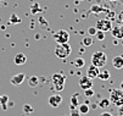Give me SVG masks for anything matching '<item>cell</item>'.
I'll list each match as a JSON object with an SVG mask.
<instances>
[{
  "label": "cell",
  "mask_w": 123,
  "mask_h": 116,
  "mask_svg": "<svg viewBox=\"0 0 123 116\" xmlns=\"http://www.w3.org/2000/svg\"><path fill=\"white\" fill-rule=\"evenodd\" d=\"M106 62H107V56H106V54H105L104 52L98 50V52L93 53V55H92V65L96 66V67H99V69H102L104 66L106 65Z\"/></svg>",
  "instance_id": "6da1fadb"
},
{
  "label": "cell",
  "mask_w": 123,
  "mask_h": 116,
  "mask_svg": "<svg viewBox=\"0 0 123 116\" xmlns=\"http://www.w3.org/2000/svg\"><path fill=\"white\" fill-rule=\"evenodd\" d=\"M71 53H72V48H71V45H69L68 43L57 44L56 48H55V55L59 59H61V60L68 58L69 55H71Z\"/></svg>",
  "instance_id": "7a4b0ae2"
},
{
  "label": "cell",
  "mask_w": 123,
  "mask_h": 116,
  "mask_svg": "<svg viewBox=\"0 0 123 116\" xmlns=\"http://www.w3.org/2000/svg\"><path fill=\"white\" fill-rule=\"evenodd\" d=\"M51 82L54 86L56 92H61L65 88V82H66V77L62 73H54L51 76Z\"/></svg>",
  "instance_id": "3957f363"
},
{
  "label": "cell",
  "mask_w": 123,
  "mask_h": 116,
  "mask_svg": "<svg viewBox=\"0 0 123 116\" xmlns=\"http://www.w3.org/2000/svg\"><path fill=\"white\" fill-rule=\"evenodd\" d=\"M110 102L113 104V105H116L117 108L118 106H121L122 104H123V90H121V89H118V88H116V89H111L110 90Z\"/></svg>",
  "instance_id": "277c9868"
},
{
  "label": "cell",
  "mask_w": 123,
  "mask_h": 116,
  "mask_svg": "<svg viewBox=\"0 0 123 116\" xmlns=\"http://www.w3.org/2000/svg\"><path fill=\"white\" fill-rule=\"evenodd\" d=\"M54 39L57 44H63V43H68L69 40V33L65 29H59L57 32L54 33Z\"/></svg>",
  "instance_id": "5b68a950"
},
{
  "label": "cell",
  "mask_w": 123,
  "mask_h": 116,
  "mask_svg": "<svg viewBox=\"0 0 123 116\" xmlns=\"http://www.w3.org/2000/svg\"><path fill=\"white\" fill-rule=\"evenodd\" d=\"M95 28L101 32H109L112 28V22H111V20H107V19H101V20L96 21Z\"/></svg>",
  "instance_id": "8992f818"
},
{
  "label": "cell",
  "mask_w": 123,
  "mask_h": 116,
  "mask_svg": "<svg viewBox=\"0 0 123 116\" xmlns=\"http://www.w3.org/2000/svg\"><path fill=\"white\" fill-rule=\"evenodd\" d=\"M111 34L113 38L116 39H123V26L122 25H116V26H112L111 28Z\"/></svg>",
  "instance_id": "52a82bcc"
},
{
  "label": "cell",
  "mask_w": 123,
  "mask_h": 116,
  "mask_svg": "<svg viewBox=\"0 0 123 116\" xmlns=\"http://www.w3.org/2000/svg\"><path fill=\"white\" fill-rule=\"evenodd\" d=\"M79 87L85 90V89H89V88H93V81L88 77V76H83L79 78Z\"/></svg>",
  "instance_id": "ba28073f"
},
{
  "label": "cell",
  "mask_w": 123,
  "mask_h": 116,
  "mask_svg": "<svg viewBox=\"0 0 123 116\" xmlns=\"http://www.w3.org/2000/svg\"><path fill=\"white\" fill-rule=\"evenodd\" d=\"M62 103V97L60 94H54L49 97V105L52 108H57Z\"/></svg>",
  "instance_id": "9c48e42d"
},
{
  "label": "cell",
  "mask_w": 123,
  "mask_h": 116,
  "mask_svg": "<svg viewBox=\"0 0 123 116\" xmlns=\"http://www.w3.org/2000/svg\"><path fill=\"white\" fill-rule=\"evenodd\" d=\"M26 79V75L25 73H17V75H15V76H12L11 77V79H10V82H11V84H15V86H20V84H22L23 83V81Z\"/></svg>",
  "instance_id": "30bf717a"
},
{
  "label": "cell",
  "mask_w": 123,
  "mask_h": 116,
  "mask_svg": "<svg viewBox=\"0 0 123 116\" xmlns=\"http://www.w3.org/2000/svg\"><path fill=\"white\" fill-rule=\"evenodd\" d=\"M99 72H100L99 67H96V66H94V65H90L89 67H88V70H86V76L89 77L90 79H94V78H96L99 76Z\"/></svg>",
  "instance_id": "8fae6325"
},
{
  "label": "cell",
  "mask_w": 123,
  "mask_h": 116,
  "mask_svg": "<svg viewBox=\"0 0 123 116\" xmlns=\"http://www.w3.org/2000/svg\"><path fill=\"white\" fill-rule=\"evenodd\" d=\"M13 62L17 65V66H22L27 62V56L23 54V53H17L13 58Z\"/></svg>",
  "instance_id": "7c38bea8"
},
{
  "label": "cell",
  "mask_w": 123,
  "mask_h": 116,
  "mask_svg": "<svg viewBox=\"0 0 123 116\" xmlns=\"http://www.w3.org/2000/svg\"><path fill=\"white\" fill-rule=\"evenodd\" d=\"M112 66L117 70H121L123 69V56H115L113 60H112Z\"/></svg>",
  "instance_id": "4fadbf2b"
},
{
  "label": "cell",
  "mask_w": 123,
  "mask_h": 116,
  "mask_svg": "<svg viewBox=\"0 0 123 116\" xmlns=\"http://www.w3.org/2000/svg\"><path fill=\"white\" fill-rule=\"evenodd\" d=\"M79 99H80V95L78 93H74L72 95V98H71V106H72V109L79 106Z\"/></svg>",
  "instance_id": "5bb4252c"
},
{
  "label": "cell",
  "mask_w": 123,
  "mask_h": 116,
  "mask_svg": "<svg viewBox=\"0 0 123 116\" xmlns=\"http://www.w3.org/2000/svg\"><path fill=\"white\" fill-rule=\"evenodd\" d=\"M28 84H29V87H32V88L38 87V84H39V78H38L37 76L29 77V78H28Z\"/></svg>",
  "instance_id": "9a60e30c"
},
{
  "label": "cell",
  "mask_w": 123,
  "mask_h": 116,
  "mask_svg": "<svg viewBox=\"0 0 123 116\" xmlns=\"http://www.w3.org/2000/svg\"><path fill=\"white\" fill-rule=\"evenodd\" d=\"M98 77H99L100 79H102V81H107V79H110L111 75H110V72H109L107 70H100Z\"/></svg>",
  "instance_id": "2e32d148"
},
{
  "label": "cell",
  "mask_w": 123,
  "mask_h": 116,
  "mask_svg": "<svg viewBox=\"0 0 123 116\" xmlns=\"http://www.w3.org/2000/svg\"><path fill=\"white\" fill-rule=\"evenodd\" d=\"M22 22V19L21 17H18L16 13H11V16H10V23H12V25H18V23H21Z\"/></svg>",
  "instance_id": "e0dca14e"
},
{
  "label": "cell",
  "mask_w": 123,
  "mask_h": 116,
  "mask_svg": "<svg viewBox=\"0 0 123 116\" xmlns=\"http://www.w3.org/2000/svg\"><path fill=\"white\" fill-rule=\"evenodd\" d=\"M110 104H111V102H110L109 98H104V99H101V100L99 102V106L101 109H107Z\"/></svg>",
  "instance_id": "ac0fdd59"
},
{
  "label": "cell",
  "mask_w": 123,
  "mask_h": 116,
  "mask_svg": "<svg viewBox=\"0 0 123 116\" xmlns=\"http://www.w3.org/2000/svg\"><path fill=\"white\" fill-rule=\"evenodd\" d=\"M73 65L76 66L77 69H82L83 66L85 65V61H84V59H83V58H77V59L73 61Z\"/></svg>",
  "instance_id": "d6986e66"
},
{
  "label": "cell",
  "mask_w": 123,
  "mask_h": 116,
  "mask_svg": "<svg viewBox=\"0 0 123 116\" xmlns=\"http://www.w3.org/2000/svg\"><path fill=\"white\" fill-rule=\"evenodd\" d=\"M7 102H9V97L7 95L0 97V104L3 105V110H7Z\"/></svg>",
  "instance_id": "ffe728a7"
},
{
  "label": "cell",
  "mask_w": 123,
  "mask_h": 116,
  "mask_svg": "<svg viewBox=\"0 0 123 116\" xmlns=\"http://www.w3.org/2000/svg\"><path fill=\"white\" fill-rule=\"evenodd\" d=\"M89 110H90V108H89V105H88V104H80L78 106V111L80 114H88V112H89Z\"/></svg>",
  "instance_id": "44dd1931"
},
{
  "label": "cell",
  "mask_w": 123,
  "mask_h": 116,
  "mask_svg": "<svg viewBox=\"0 0 123 116\" xmlns=\"http://www.w3.org/2000/svg\"><path fill=\"white\" fill-rule=\"evenodd\" d=\"M82 44L84 45V46H90L92 44H93V38L89 36V37H84L83 38V40H82Z\"/></svg>",
  "instance_id": "7402d4cb"
},
{
  "label": "cell",
  "mask_w": 123,
  "mask_h": 116,
  "mask_svg": "<svg viewBox=\"0 0 123 116\" xmlns=\"http://www.w3.org/2000/svg\"><path fill=\"white\" fill-rule=\"evenodd\" d=\"M90 11L92 12H94V13H100V12H102V11H106L104 7H101L100 5H93L92 6V9H90Z\"/></svg>",
  "instance_id": "603a6c76"
},
{
  "label": "cell",
  "mask_w": 123,
  "mask_h": 116,
  "mask_svg": "<svg viewBox=\"0 0 123 116\" xmlns=\"http://www.w3.org/2000/svg\"><path fill=\"white\" fill-rule=\"evenodd\" d=\"M23 111H25V114H31V112H33V108H32V105H29V104H25V105H23Z\"/></svg>",
  "instance_id": "cb8c5ba5"
},
{
  "label": "cell",
  "mask_w": 123,
  "mask_h": 116,
  "mask_svg": "<svg viewBox=\"0 0 123 116\" xmlns=\"http://www.w3.org/2000/svg\"><path fill=\"white\" fill-rule=\"evenodd\" d=\"M31 11H32L33 13H38V12L40 11V7H39V5H38L37 3H34V4L32 5V7H31Z\"/></svg>",
  "instance_id": "d4e9b609"
},
{
  "label": "cell",
  "mask_w": 123,
  "mask_h": 116,
  "mask_svg": "<svg viewBox=\"0 0 123 116\" xmlns=\"http://www.w3.org/2000/svg\"><path fill=\"white\" fill-rule=\"evenodd\" d=\"M95 36H96V38H98L99 40H104V39H105V32H101V31H98Z\"/></svg>",
  "instance_id": "484cf974"
},
{
  "label": "cell",
  "mask_w": 123,
  "mask_h": 116,
  "mask_svg": "<svg viewBox=\"0 0 123 116\" xmlns=\"http://www.w3.org/2000/svg\"><path fill=\"white\" fill-rule=\"evenodd\" d=\"M84 95H85V97H88V98H90V97H93V95H94V90H93L92 88L85 89V90H84Z\"/></svg>",
  "instance_id": "4316f807"
},
{
  "label": "cell",
  "mask_w": 123,
  "mask_h": 116,
  "mask_svg": "<svg viewBox=\"0 0 123 116\" xmlns=\"http://www.w3.org/2000/svg\"><path fill=\"white\" fill-rule=\"evenodd\" d=\"M96 32H98V29L95 28V27H90L89 29H88V33H89V36L92 37V36H95L96 34Z\"/></svg>",
  "instance_id": "83f0119b"
},
{
  "label": "cell",
  "mask_w": 123,
  "mask_h": 116,
  "mask_svg": "<svg viewBox=\"0 0 123 116\" xmlns=\"http://www.w3.org/2000/svg\"><path fill=\"white\" fill-rule=\"evenodd\" d=\"M80 115H82V114L78 111V109H76V108H74V109H72V110H71V116H80Z\"/></svg>",
  "instance_id": "f1b7e54d"
},
{
  "label": "cell",
  "mask_w": 123,
  "mask_h": 116,
  "mask_svg": "<svg viewBox=\"0 0 123 116\" xmlns=\"http://www.w3.org/2000/svg\"><path fill=\"white\" fill-rule=\"evenodd\" d=\"M117 19H118V21H119L121 23H123V11H121V12L118 13V16H117Z\"/></svg>",
  "instance_id": "f546056e"
},
{
  "label": "cell",
  "mask_w": 123,
  "mask_h": 116,
  "mask_svg": "<svg viewBox=\"0 0 123 116\" xmlns=\"http://www.w3.org/2000/svg\"><path fill=\"white\" fill-rule=\"evenodd\" d=\"M118 116H123V104L118 106Z\"/></svg>",
  "instance_id": "4dcf8cb0"
},
{
  "label": "cell",
  "mask_w": 123,
  "mask_h": 116,
  "mask_svg": "<svg viewBox=\"0 0 123 116\" xmlns=\"http://www.w3.org/2000/svg\"><path fill=\"white\" fill-rule=\"evenodd\" d=\"M100 116H112V115H111L110 112H102V114H101Z\"/></svg>",
  "instance_id": "1f68e13d"
},
{
  "label": "cell",
  "mask_w": 123,
  "mask_h": 116,
  "mask_svg": "<svg viewBox=\"0 0 123 116\" xmlns=\"http://www.w3.org/2000/svg\"><path fill=\"white\" fill-rule=\"evenodd\" d=\"M119 89H121V90H123V81L121 82V86H119Z\"/></svg>",
  "instance_id": "d6a6232c"
},
{
  "label": "cell",
  "mask_w": 123,
  "mask_h": 116,
  "mask_svg": "<svg viewBox=\"0 0 123 116\" xmlns=\"http://www.w3.org/2000/svg\"><path fill=\"white\" fill-rule=\"evenodd\" d=\"M109 1H113L115 3V1H118V0H109Z\"/></svg>",
  "instance_id": "836d02e7"
},
{
  "label": "cell",
  "mask_w": 123,
  "mask_h": 116,
  "mask_svg": "<svg viewBox=\"0 0 123 116\" xmlns=\"http://www.w3.org/2000/svg\"><path fill=\"white\" fill-rule=\"evenodd\" d=\"M0 1H4V0H0Z\"/></svg>",
  "instance_id": "e575fe53"
}]
</instances>
